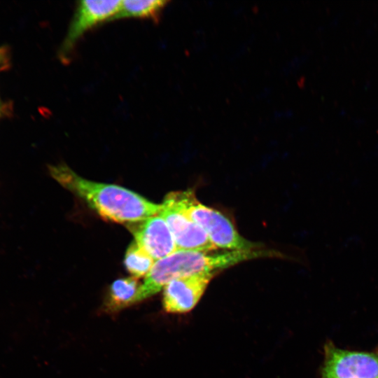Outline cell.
Returning a JSON list of instances; mask_svg holds the SVG:
<instances>
[{
  "label": "cell",
  "instance_id": "5b68a950",
  "mask_svg": "<svg viewBox=\"0 0 378 378\" xmlns=\"http://www.w3.org/2000/svg\"><path fill=\"white\" fill-rule=\"evenodd\" d=\"M121 1H79L64 38L59 49L62 62L69 61L80 38L89 30L104 22L112 21Z\"/></svg>",
  "mask_w": 378,
  "mask_h": 378
},
{
  "label": "cell",
  "instance_id": "3957f363",
  "mask_svg": "<svg viewBox=\"0 0 378 378\" xmlns=\"http://www.w3.org/2000/svg\"><path fill=\"white\" fill-rule=\"evenodd\" d=\"M165 198L200 225L217 248L224 251L264 248L261 244L251 241L242 237L230 220L221 212L198 201L192 190L172 192Z\"/></svg>",
  "mask_w": 378,
  "mask_h": 378
},
{
  "label": "cell",
  "instance_id": "9c48e42d",
  "mask_svg": "<svg viewBox=\"0 0 378 378\" xmlns=\"http://www.w3.org/2000/svg\"><path fill=\"white\" fill-rule=\"evenodd\" d=\"M137 278L130 277L115 280L111 284L106 301L108 311H117L139 302L141 286Z\"/></svg>",
  "mask_w": 378,
  "mask_h": 378
},
{
  "label": "cell",
  "instance_id": "8992f818",
  "mask_svg": "<svg viewBox=\"0 0 378 378\" xmlns=\"http://www.w3.org/2000/svg\"><path fill=\"white\" fill-rule=\"evenodd\" d=\"M127 227L134 235L135 242L155 261L178 250L167 223L160 214L128 223Z\"/></svg>",
  "mask_w": 378,
  "mask_h": 378
},
{
  "label": "cell",
  "instance_id": "7a4b0ae2",
  "mask_svg": "<svg viewBox=\"0 0 378 378\" xmlns=\"http://www.w3.org/2000/svg\"><path fill=\"white\" fill-rule=\"evenodd\" d=\"M265 248L251 251H199L177 250L155 261L141 286L139 302L158 291L173 280L203 272H217L252 259L278 256Z\"/></svg>",
  "mask_w": 378,
  "mask_h": 378
},
{
  "label": "cell",
  "instance_id": "6da1fadb",
  "mask_svg": "<svg viewBox=\"0 0 378 378\" xmlns=\"http://www.w3.org/2000/svg\"><path fill=\"white\" fill-rule=\"evenodd\" d=\"M48 171L62 186L108 220L128 224L158 215L161 211V204L153 203L119 186L85 179L65 164L49 166Z\"/></svg>",
  "mask_w": 378,
  "mask_h": 378
},
{
  "label": "cell",
  "instance_id": "4fadbf2b",
  "mask_svg": "<svg viewBox=\"0 0 378 378\" xmlns=\"http://www.w3.org/2000/svg\"><path fill=\"white\" fill-rule=\"evenodd\" d=\"M11 106L8 102H4L0 97V119L4 116H6L11 112Z\"/></svg>",
  "mask_w": 378,
  "mask_h": 378
},
{
  "label": "cell",
  "instance_id": "ba28073f",
  "mask_svg": "<svg viewBox=\"0 0 378 378\" xmlns=\"http://www.w3.org/2000/svg\"><path fill=\"white\" fill-rule=\"evenodd\" d=\"M217 272H203L172 281L164 286L162 304L166 312L185 313L192 309Z\"/></svg>",
  "mask_w": 378,
  "mask_h": 378
},
{
  "label": "cell",
  "instance_id": "7c38bea8",
  "mask_svg": "<svg viewBox=\"0 0 378 378\" xmlns=\"http://www.w3.org/2000/svg\"><path fill=\"white\" fill-rule=\"evenodd\" d=\"M10 63V50L7 46H0V72L7 69Z\"/></svg>",
  "mask_w": 378,
  "mask_h": 378
},
{
  "label": "cell",
  "instance_id": "277c9868",
  "mask_svg": "<svg viewBox=\"0 0 378 378\" xmlns=\"http://www.w3.org/2000/svg\"><path fill=\"white\" fill-rule=\"evenodd\" d=\"M321 378H378V354L324 346Z\"/></svg>",
  "mask_w": 378,
  "mask_h": 378
},
{
  "label": "cell",
  "instance_id": "8fae6325",
  "mask_svg": "<svg viewBox=\"0 0 378 378\" xmlns=\"http://www.w3.org/2000/svg\"><path fill=\"white\" fill-rule=\"evenodd\" d=\"M155 262V260L135 241L130 245L126 251L125 265L135 278L147 274Z\"/></svg>",
  "mask_w": 378,
  "mask_h": 378
},
{
  "label": "cell",
  "instance_id": "30bf717a",
  "mask_svg": "<svg viewBox=\"0 0 378 378\" xmlns=\"http://www.w3.org/2000/svg\"><path fill=\"white\" fill-rule=\"evenodd\" d=\"M167 3L164 0L121 1L118 12L112 20L132 18L158 22Z\"/></svg>",
  "mask_w": 378,
  "mask_h": 378
},
{
  "label": "cell",
  "instance_id": "52a82bcc",
  "mask_svg": "<svg viewBox=\"0 0 378 378\" xmlns=\"http://www.w3.org/2000/svg\"><path fill=\"white\" fill-rule=\"evenodd\" d=\"M160 215L167 223L178 250L211 251L218 250L204 230L164 198Z\"/></svg>",
  "mask_w": 378,
  "mask_h": 378
}]
</instances>
